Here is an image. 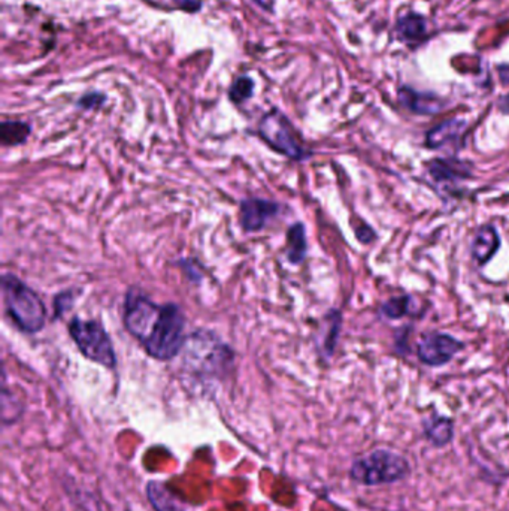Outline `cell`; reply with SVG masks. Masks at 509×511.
Returning <instances> with one entry per match:
<instances>
[{
  "mask_svg": "<svg viewBox=\"0 0 509 511\" xmlns=\"http://www.w3.org/2000/svg\"><path fill=\"white\" fill-rule=\"evenodd\" d=\"M257 132L266 145L291 161L303 162L312 156V152H308L307 147L300 142L299 135L290 120L279 110L266 113L259 123Z\"/></svg>",
  "mask_w": 509,
  "mask_h": 511,
  "instance_id": "6",
  "label": "cell"
},
{
  "mask_svg": "<svg viewBox=\"0 0 509 511\" xmlns=\"http://www.w3.org/2000/svg\"><path fill=\"white\" fill-rule=\"evenodd\" d=\"M396 32L399 34L402 43L406 44L409 48L420 47L429 38L427 32V22L420 14L408 13L396 23Z\"/></svg>",
  "mask_w": 509,
  "mask_h": 511,
  "instance_id": "13",
  "label": "cell"
},
{
  "mask_svg": "<svg viewBox=\"0 0 509 511\" xmlns=\"http://www.w3.org/2000/svg\"><path fill=\"white\" fill-rule=\"evenodd\" d=\"M122 323L152 359L168 362L185 346V317L177 304L159 305L139 290H129Z\"/></svg>",
  "mask_w": 509,
  "mask_h": 511,
  "instance_id": "1",
  "label": "cell"
},
{
  "mask_svg": "<svg viewBox=\"0 0 509 511\" xmlns=\"http://www.w3.org/2000/svg\"><path fill=\"white\" fill-rule=\"evenodd\" d=\"M32 127L29 123L18 122H4L0 126V142L4 147H18L24 144L30 136Z\"/></svg>",
  "mask_w": 509,
  "mask_h": 511,
  "instance_id": "17",
  "label": "cell"
},
{
  "mask_svg": "<svg viewBox=\"0 0 509 511\" xmlns=\"http://www.w3.org/2000/svg\"><path fill=\"white\" fill-rule=\"evenodd\" d=\"M423 427H425L426 438L429 439V443L435 447H444L451 443V439L455 437V423L445 416L436 414L426 418Z\"/></svg>",
  "mask_w": 509,
  "mask_h": 511,
  "instance_id": "15",
  "label": "cell"
},
{
  "mask_svg": "<svg viewBox=\"0 0 509 511\" xmlns=\"http://www.w3.org/2000/svg\"><path fill=\"white\" fill-rule=\"evenodd\" d=\"M499 108H501L502 113L509 115V93L499 101Z\"/></svg>",
  "mask_w": 509,
  "mask_h": 511,
  "instance_id": "26",
  "label": "cell"
},
{
  "mask_svg": "<svg viewBox=\"0 0 509 511\" xmlns=\"http://www.w3.org/2000/svg\"><path fill=\"white\" fill-rule=\"evenodd\" d=\"M466 129L467 123L462 119L442 122L426 133V147L430 150H439L445 145L459 144L460 140L465 138Z\"/></svg>",
  "mask_w": 509,
  "mask_h": 511,
  "instance_id": "12",
  "label": "cell"
},
{
  "mask_svg": "<svg viewBox=\"0 0 509 511\" xmlns=\"http://www.w3.org/2000/svg\"><path fill=\"white\" fill-rule=\"evenodd\" d=\"M185 362L201 374H220L233 362V351L210 330H196L185 339Z\"/></svg>",
  "mask_w": 509,
  "mask_h": 511,
  "instance_id": "4",
  "label": "cell"
},
{
  "mask_svg": "<svg viewBox=\"0 0 509 511\" xmlns=\"http://www.w3.org/2000/svg\"><path fill=\"white\" fill-rule=\"evenodd\" d=\"M409 307H411V296H396L392 300H386L379 307V313L388 320H399L409 313Z\"/></svg>",
  "mask_w": 509,
  "mask_h": 511,
  "instance_id": "18",
  "label": "cell"
},
{
  "mask_svg": "<svg viewBox=\"0 0 509 511\" xmlns=\"http://www.w3.org/2000/svg\"><path fill=\"white\" fill-rule=\"evenodd\" d=\"M281 211V205L270 199L245 198L240 203V224L245 232H260Z\"/></svg>",
  "mask_w": 509,
  "mask_h": 511,
  "instance_id": "8",
  "label": "cell"
},
{
  "mask_svg": "<svg viewBox=\"0 0 509 511\" xmlns=\"http://www.w3.org/2000/svg\"><path fill=\"white\" fill-rule=\"evenodd\" d=\"M105 103V96L102 93H89L83 96V98L78 101V106L83 108V110H96L99 106Z\"/></svg>",
  "mask_w": 509,
  "mask_h": 511,
  "instance_id": "22",
  "label": "cell"
},
{
  "mask_svg": "<svg viewBox=\"0 0 509 511\" xmlns=\"http://www.w3.org/2000/svg\"><path fill=\"white\" fill-rule=\"evenodd\" d=\"M356 237L363 244H369L374 241L377 235H375L374 229L369 228L367 224H362V228H356Z\"/></svg>",
  "mask_w": 509,
  "mask_h": 511,
  "instance_id": "23",
  "label": "cell"
},
{
  "mask_svg": "<svg viewBox=\"0 0 509 511\" xmlns=\"http://www.w3.org/2000/svg\"><path fill=\"white\" fill-rule=\"evenodd\" d=\"M465 344L451 335L430 332L423 335L416 344V358L427 367H444L455 359Z\"/></svg>",
  "mask_w": 509,
  "mask_h": 511,
  "instance_id": "7",
  "label": "cell"
},
{
  "mask_svg": "<svg viewBox=\"0 0 509 511\" xmlns=\"http://www.w3.org/2000/svg\"><path fill=\"white\" fill-rule=\"evenodd\" d=\"M409 473L411 465L404 455L390 448H377L353 462L349 477L363 486H383L404 480Z\"/></svg>",
  "mask_w": 509,
  "mask_h": 511,
  "instance_id": "3",
  "label": "cell"
},
{
  "mask_svg": "<svg viewBox=\"0 0 509 511\" xmlns=\"http://www.w3.org/2000/svg\"><path fill=\"white\" fill-rule=\"evenodd\" d=\"M73 300H75V295L68 290V292L59 293L55 296L54 300V319H59V317L64 316L66 311L72 309L73 305Z\"/></svg>",
  "mask_w": 509,
  "mask_h": 511,
  "instance_id": "21",
  "label": "cell"
},
{
  "mask_svg": "<svg viewBox=\"0 0 509 511\" xmlns=\"http://www.w3.org/2000/svg\"><path fill=\"white\" fill-rule=\"evenodd\" d=\"M400 105L416 115H436L445 108V102L434 93L416 92L408 85L399 89Z\"/></svg>",
  "mask_w": 509,
  "mask_h": 511,
  "instance_id": "10",
  "label": "cell"
},
{
  "mask_svg": "<svg viewBox=\"0 0 509 511\" xmlns=\"http://www.w3.org/2000/svg\"><path fill=\"white\" fill-rule=\"evenodd\" d=\"M256 2L260 8L269 11V13L272 11V8H274V2H272V0H256Z\"/></svg>",
  "mask_w": 509,
  "mask_h": 511,
  "instance_id": "27",
  "label": "cell"
},
{
  "mask_svg": "<svg viewBox=\"0 0 509 511\" xmlns=\"http://www.w3.org/2000/svg\"><path fill=\"white\" fill-rule=\"evenodd\" d=\"M497 74H499L502 84L509 85V64H499V66H497Z\"/></svg>",
  "mask_w": 509,
  "mask_h": 511,
  "instance_id": "25",
  "label": "cell"
},
{
  "mask_svg": "<svg viewBox=\"0 0 509 511\" xmlns=\"http://www.w3.org/2000/svg\"><path fill=\"white\" fill-rule=\"evenodd\" d=\"M426 170L436 186H459V182L471 178V165L457 159H432L426 163Z\"/></svg>",
  "mask_w": 509,
  "mask_h": 511,
  "instance_id": "9",
  "label": "cell"
},
{
  "mask_svg": "<svg viewBox=\"0 0 509 511\" xmlns=\"http://www.w3.org/2000/svg\"><path fill=\"white\" fill-rule=\"evenodd\" d=\"M501 249V237L497 229L492 224H485L476 231L472 240L471 256L472 260L478 267H485Z\"/></svg>",
  "mask_w": 509,
  "mask_h": 511,
  "instance_id": "11",
  "label": "cell"
},
{
  "mask_svg": "<svg viewBox=\"0 0 509 511\" xmlns=\"http://www.w3.org/2000/svg\"><path fill=\"white\" fill-rule=\"evenodd\" d=\"M69 335L85 359L108 369L117 367L114 344L101 321L83 320L80 317H73L69 323Z\"/></svg>",
  "mask_w": 509,
  "mask_h": 511,
  "instance_id": "5",
  "label": "cell"
},
{
  "mask_svg": "<svg viewBox=\"0 0 509 511\" xmlns=\"http://www.w3.org/2000/svg\"><path fill=\"white\" fill-rule=\"evenodd\" d=\"M5 309L14 325L24 334H38L46 323V309L34 289L23 283L17 275L2 277Z\"/></svg>",
  "mask_w": 509,
  "mask_h": 511,
  "instance_id": "2",
  "label": "cell"
},
{
  "mask_svg": "<svg viewBox=\"0 0 509 511\" xmlns=\"http://www.w3.org/2000/svg\"><path fill=\"white\" fill-rule=\"evenodd\" d=\"M328 323H330V329H328V337L324 339V350L328 356L332 355L335 347H337L338 335H339V330H341V321L342 316L339 311H330L328 314Z\"/></svg>",
  "mask_w": 509,
  "mask_h": 511,
  "instance_id": "20",
  "label": "cell"
},
{
  "mask_svg": "<svg viewBox=\"0 0 509 511\" xmlns=\"http://www.w3.org/2000/svg\"><path fill=\"white\" fill-rule=\"evenodd\" d=\"M254 93V81L250 76H240L229 89V99L236 105L249 101Z\"/></svg>",
  "mask_w": 509,
  "mask_h": 511,
  "instance_id": "19",
  "label": "cell"
},
{
  "mask_svg": "<svg viewBox=\"0 0 509 511\" xmlns=\"http://www.w3.org/2000/svg\"><path fill=\"white\" fill-rule=\"evenodd\" d=\"M173 2L185 13H198L199 9L202 8V0H173Z\"/></svg>",
  "mask_w": 509,
  "mask_h": 511,
  "instance_id": "24",
  "label": "cell"
},
{
  "mask_svg": "<svg viewBox=\"0 0 509 511\" xmlns=\"http://www.w3.org/2000/svg\"><path fill=\"white\" fill-rule=\"evenodd\" d=\"M147 496L156 511H196L161 482L148 483Z\"/></svg>",
  "mask_w": 509,
  "mask_h": 511,
  "instance_id": "14",
  "label": "cell"
},
{
  "mask_svg": "<svg viewBox=\"0 0 509 511\" xmlns=\"http://www.w3.org/2000/svg\"><path fill=\"white\" fill-rule=\"evenodd\" d=\"M287 260L291 265H300L307 259V231L303 223H295L287 231Z\"/></svg>",
  "mask_w": 509,
  "mask_h": 511,
  "instance_id": "16",
  "label": "cell"
}]
</instances>
